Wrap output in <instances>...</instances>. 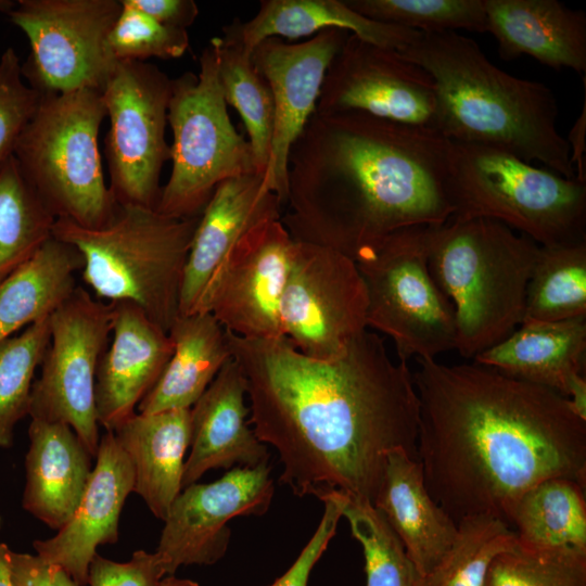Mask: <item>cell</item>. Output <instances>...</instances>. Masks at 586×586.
<instances>
[{"label": "cell", "instance_id": "obj_47", "mask_svg": "<svg viewBox=\"0 0 586 586\" xmlns=\"http://www.w3.org/2000/svg\"><path fill=\"white\" fill-rule=\"evenodd\" d=\"M158 586H199V584L192 579L178 578L174 575L163 577Z\"/></svg>", "mask_w": 586, "mask_h": 586}, {"label": "cell", "instance_id": "obj_39", "mask_svg": "<svg viewBox=\"0 0 586 586\" xmlns=\"http://www.w3.org/2000/svg\"><path fill=\"white\" fill-rule=\"evenodd\" d=\"M122 11L109 37L107 47L116 62L181 58L189 48L188 30L164 26L120 0Z\"/></svg>", "mask_w": 586, "mask_h": 586}, {"label": "cell", "instance_id": "obj_3", "mask_svg": "<svg viewBox=\"0 0 586 586\" xmlns=\"http://www.w3.org/2000/svg\"><path fill=\"white\" fill-rule=\"evenodd\" d=\"M450 141L429 127L358 111H315L288 158L280 220L293 240L354 262L396 231L442 226Z\"/></svg>", "mask_w": 586, "mask_h": 586}, {"label": "cell", "instance_id": "obj_35", "mask_svg": "<svg viewBox=\"0 0 586 586\" xmlns=\"http://www.w3.org/2000/svg\"><path fill=\"white\" fill-rule=\"evenodd\" d=\"M517 546L514 532L504 521L487 515L464 518L457 523L450 550L422 586H483L493 560Z\"/></svg>", "mask_w": 586, "mask_h": 586}, {"label": "cell", "instance_id": "obj_1", "mask_svg": "<svg viewBox=\"0 0 586 586\" xmlns=\"http://www.w3.org/2000/svg\"><path fill=\"white\" fill-rule=\"evenodd\" d=\"M246 381L256 437L272 446L280 481L318 499L332 491L374 504L387 454L418 459L419 397L407 362L366 330L330 360L308 357L285 337L227 331Z\"/></svg>", "mask_w": 586, "mask_h": 586}, {"label": "cell", "instance_id": "obj_25", "mask_svg": "<svg viewBox=\"0 0 586 586\" xmlns=\"http://www.w3.org/2000/svg\"><path fill=\"white\" fill-rule=\"evenodd\" d=\"M22 507L50 528L61 530L85 493L92 456L66 423L31 419Z\"/></svg>", "mask_w": 586, "mask_h": 586}, {"label": "cell", "instance_id": "obj_4", "mask_svg": "<svg viewBox=\"0 0 586 586\" xmlns=\"http://www.w3.org/2000/svg\"><path fill=\"white\" fill-rule=\"evenodd\" d=\"M435 84V129L449 141L496 148L574 178L559 132L557 99L546 85L514 77L457 31L420 33L403 51Z\"/></svg>", "mask_w": 586, "mask_h": 586}, {"label": "cell", "instance_id": "obj_11", "mask_svg": "<svg viewBox=\"0 0 586 586\" xmlns=\"http://www.w3.org/2000/svg\"><path fill=\"white\" fill-rule=\"evenodd\" d=\"M113 303L77 286L49 318L50 340L34 380L31 419L68 424L92 457L100 433L95 374L113 330Z\"/></svg>", "mask_w": 586, "mask_h": 586}, {"label": "cell", "instance_id": "obj_20", "mask_svg": "<svg viewBox=\"0 0 586 586\" xmlns=\"http://www.w3.org/2000/svg\"><path fill=\"white\" fill-rule=\"evenodd\" d=\"M133 485L131 462L113 431H106L73 517L53 537L33 543L36 555L61 566L78 586H86L97 548L118 540L119 517Z\"/></svg>", "mask_w": 586, "mask_h": 586}, {"label": "cell", "instance_id": "obj_16", "mask_svg": "<svg viewBox=\"0 0 586 586\" xmlns=\"http://www.w3.org/2000/svg\"><path fill=\"white\" fill-rule=\"evenodd\" d=\"M273 492L268 464L235 467L212 483L182 488L163 521L155 551L165 573L174 575L182 565L217 563L229 546L228 522L266 513Z\"/></svg>", "mask_w": 586, "mask_h": 586}, {"label": "cell", "instance_id": "obj_19", "mask_svg": "<svg viewBox=\"0 0 586 586\" xmlns=\"http://www.w3.org/2000/svg\"><path fill=\"white\" fill-rule=\"evenodd\" d=\"M282 204L265 188L263 174L221 182L200 215L188 253L179 315L202 311L207 294L240 239L256 224L280 218Z\"/></svg>", "mask_w": 586, "mask_h": 586}, {"label": "cell", "instance_id": "obj_46", "mask_svg": "<svg viewBox=\"0 0 586 586\" xmlns=\"http://www.w3.org/2000/svg\"><path fill=\"white\" fill-rule=\"evenodd\" d=\"M9 547L0 542V586H15L9 568Z\"/></svg>", "mask_w": 586, "mask_h": 586}, {"label": "cell", "instance_id": "obj_30", "mask_svg": "<svg viewBox=\"0 0 586 586\" xmlns=\"http://www.w3.org/2000/svg\"><path fill=\"white\" fill-rule=\"evenodd\" d=\"M510 527L524 551L586 560L585 485L563 476L537 483L518 500Z\"/></svg>", "mask_w": 586, "mask_h": 586}, {"label": "cell", "instance_id": "obj_41", "mask_svg": "<svg viewBox=\"0 0 586 586\" xmlns=\"http://www.w3.org/2000/svg\"><path fill=\"white\" fill-rule=\"evenodd\" d=\"M40 97L24 80L20 58L9 47L0 56V169L13 156L16 141Z\"/></svg>", "mask_w": 586, "mask_h": 586}, {"label": "cell", "instance_id": "obj_38", "mask_svg": "<svg viewBox=\"0 0 586 586\" xmlns=\"http://www.w3.org/2000/svg\"><path fill=\"white\" fill-rule=\"evenodd\" d=\"M359 14L420 33H487L483 0H344Z\"/></svg>", "mask_w": 586, "mask_h": 586}, {"label": "cell", "instance_id": "obj_29", "mask_svg": "<svg viewBox=\"0 0 586 586\" xmlns=\"http://www.w3.org/2000/svg\"><path fill=\"white\" fill-rule=\"evenodd\" d=\"M168 334L173 354L138 413L190 409L232 357L226 330L207 311L179 315Z\"/></svg>", "mask_w": 586, "mask_h": 586}, {"label": "cell", "instance_id": "obj_33", "mask_svg": "<svg viewBox=\"0 0 586 586\" xmlns=\"http://www.w3.org/2000/svg\"><path fill=\"white\" fill-rule=\"evenodd\" d=\"M219 80L227 104L243 119L256 171L265 174L273 131L275 106L266 80L255 69L251 53L239 43L215 37Z\"/></svg>", "mask_w": 586, "mask_h": 586}, {"label": "cell", "instance_id": "obj_37", "mask_svg": "<svg viewBox=\"0 0 586 586\" xmlns=\"http://www.w3.org/2000/svg\"><path fill=\"white\" fill-rule=\"evenodd\" d=\"M49 318L0 343V449L12 446L16 424L29 413L35 373L50 340Z\"/></svg>", "mask_w": 586, "mask_h": 586}, {"label": "cell", "instance_id": "obj_12", "mask_svg": "<svg viewBox=\"0 0 586 586\" xmlns=\"http://www.w3.org/2000/svg\"><path fill=\"white\" fill-rule=\"evenodd\" d=\"M120 11V0H17L8 16L29 42L27 85L40 94L102 91L117 63L107 37Z\"/></svg>", "mask_w": 586, "mask_h": 586}, {"label": "cell", "instance_id": "obj_14", "mask_svg": "<svg viewBox=\"0 0 586 586\" xmlns=\"http://www.w3.org/2000/svg\"><path fill=\"white\" fill-rule=\"evenodd\" d=\"M367 307L366 286L352 258L295 241L280 320L283 335L297 351L320 360L341 356L368 330Z\"/></svg>", "mask_w": 586, "mask_h": 586}, {"label": "cell", "instance_id": "obj_15", "mask_svg": "<svg viewBox=\"0 0 586 586\" xmlns=\"http://www.w3.org/2000/svg\"><path fill=\"white\" fill-rule=\"evenodd\" d=\"M316 111H358L435 129V84L398 51L349 34L327 71Z\"/></svg>", "mask_w": 586, "mask_h": 586}, {"label": "cell", "instance_id": "obj_48", "mask_svg": "<svg viewBox=\"0 0 586 586\" xmlns=\"http://www.w3.org/2000/svg\"><path fill=\"white\" fill-rule=\"evenodd\" d=\"M16 1L11 0H0V12L9 14V12L14 8Z\"/></svg>", "mask_w": 586, "mask_h": 586}, {"label": "cell", "instance_id": "obj_28", "mask_svg": "<svg viewBox=\"0 0 586 586\" xmlns=\"http://www.w3.org/2000/svg\"><path fill=\"white\" fill-rule=\"evenodd\" d=\"M113 433L131 462L133 492L164 521L182 491L184 455L191 442L190 409L135 413Z\"/></svg>", "mask_w": 586, "mask_h": 586}, {"label": "cell", "instance_id": "obj_27", "mask_svg": "<svg viewBox=\"0 0 586 586\" xmlns=\"http://www.w3.org/2000/svg\"><path fill=\"white\" fill-rule=\"evenodd\" d=\"M342 29L369 43L403 51L420 31L378 22L354 11L344 0H262L249 21H232L224 38L247 52L271 37L297 39L326 29Z\"/></svg>", "mask_w": 586, "mask_h": 586}, {"label": "cell", "instance_id": "obj_49", "mask_svg": "<svg viewBox=\"0 0 586 586\" xmlns=\"http://www.w3.org/2000/svg\"><path fill=\"white\" fill-rule=\"evenodd\" d=\"M0 527H1V518H0Z\"/></svg>", "mask_w": 586, "mask_h": 586}, {"label": "cell", "instance_id": "obj_5", "mask_svg": "<svg viewBox=\"0 0 586 586\" xmlns=\"http://www.w3.org/2000/svg\"><path fill=\"white\" fill-rule=\"evenodd\" d=\"M539 247L485 218L450 217L430 227L429 267L454 306L460 356L473 359L522 324Z\"/></svg>", "mask_w": 586, "mask_h": 586}, {"label": "cell", "instance_id": "obj_42", "mask_svg": "<svg viewBox=\"0 0 586 586\" xmlns=\"http://www.w3.org/2000/svg\"><path fill=\"white\" fill-rule=\"evenodd\" d=\"M166 575L156 552L137 550L127 562L95 555L88 570L90 586H158Z\"/></svg>", "mask_w": 586, "mask_h": 586}, {"label": "cell", "instance_id": "obj_44", "mask_svg": "<svg viewBox=\"0 0 586 586\" xmlns=\"http://www.w3.org/2000/svg\"><path fill=\"white\" fill-rule=\"evenodd\" d=\"M9 568L15 586H78L59 565L38 555L9 550Z\"/></svg>", "mask_w": 586, "mask_h": 586}, {"label": "cell", "instance_id": "obj_40", "mask_svg": "<svg viewBox=\"0 0 586 586\" xmlns=\"http://www.w3.org/2000/svg\"><path fill=\"white\" fill-rule=\"evenodd\" d=\"M483 586H586V560L532 553L517 546L493 560Z\"/></svg>", "mask_w": 586, "mask_h": 586}, {"label": "cell", "instance_id": "obj_7", "mask_svg": "<svg viewBox=\"0 0 586 586\" xmlns=\"http://www.w3.org/2000/svg\"><path fill=\"white\" fill-rule=\"evenodd\" d=\"M446 192L453 218L495 220L540 246L586 241V181L506 151L450 141Z\"/></svg>", "mask_w": 586, "mask_h": 586}, {"label": "cell", "instance_id": "obj_6", "mask_svg": "<svg viewBox=\"0 0 586 586\" xmlns=\"http://www.w3.org/2000/svg\"><path fill=\"white\" fill-rule=\"evenodd\" d=\"M199 218L117 203L102 228L56 219L53 237L79 252L81 280L97 298L131 302L168 332L179 316L183 271Z\"/></svg>", "mask_w": 586, "mask_h": 586}, {"label": "cell", "instance_id": "obj_21", "mask_svg": "<svg viewBox=\"0 0 586 586\" xmlns=\"http://www.w3.org/2000/svg\"><path fill=\"white\" fill-rule=\"evenodd\" d=\"M113 303V330L95 374V408L99 425L114 431L136 413L142 398L160 379L171 354L165 330L136 304Z\"/></svg>", "mask_w": 586, "mask_h": 586}, {"label": "cell", "instance_id": "obj_24", "mask_svg": "<svg viewBox=\"0 0 586 586\" xmlns=\"http://www.w3.org/2000/svg\"><path fill=\"white\" fill-rule=\"evenodd\" d=\"M502 59L526 54L555 69L586 72V15L558 0H483Z\"/></svg>", "mask_w": 586, "mask_h": 586}, {"label": "cell", "instance_id": "obj_32", "mask_svg": "<svg viewBox=\"0 0 586 586\" xmlns=\"http://www.w3.org/2000/svg\"><path fill=\"white\" fill-rule=\"evenodd\" d=\"M578 317H586V241L540 246L526 288L523 322Z\"/></svg>", "mask_w": 586, "mask_h": 586}, {"label": "cell", "instance_id": "obj_45", "mask_svg": "<svg viewBox=\"0 0 586 586\" xmlns=\"http://www.w3.org/2000/svg\"><path fill=\"white\" fill-rule=\"evenodd\" d=\"M127 4L140 10L160 24L178 29L191 26L198 15L199 8L193 0H124Z\"/></svg>", "mask_w": 586, "mask_h": 586}, {"label": "cell", "instance_id": "obj_23", "mask_svg": "<svg viewBox=\"0 0 586 586\" xmlns=\"http://www.w3.org/2000/svg\"><path fill=\"white\" fill-rule=\"evenodd\" d=\"M246 381L231 357L190 408V454L184 461L182 488L212 469L268 464L269 453L249 426Z\"/></svg>", "mask_w": 586, "mask_h": 586}, {"label": "cell", "instance_id": "obj_10", "mask_svg": "<svg viewBox=\"0 0 586 586\" xmlns=\"http://www.w3.org/2000/svg\"><path fill=\"white\" fill-rule=\"evenodd\" d=\"M429 231H396L355 262L367 291V327L388 336L405 362L436 359L457 344L454 306L429 267Z\"/></svg>", "mask_w": 586, "mask_h": 586}, {"label": "cell", "instance_id": "obj_8", "mask_svg": "<svg viewBox=\"0 0 586 586\" xmlns=\"http://www.w3.org/2000/svg\"><path fill=\"white\" fill-rule=\"evenodd\" d=\"M105 117L101 91L41 94L13 152L50 213L87 229L105 226L117 204L105 182L99 150Z\"/></svg>", "mask_w": 586, "mask_h": 586}, {"label": "cell", "instance_id": "obj_17", "mask_svg": "<svg viewBox=\"0 0 586 586\" xmlns=\"http://www.w3.org/2000/svg\"><path fill=\"white\" fill-rule=\"evenodd\" d=\"M294 243L280 218L253 226L228 256L202 311L243 339L284 336L280 305Z\"/></svg>", "mask_w": 586, "mask_h": 586}, {"label": "cell", "instance_id": "obj_9", "mask_svg": "<svg viewBox=\"0 0 586 586\" xmlns=\"http://www.w3.org/2000/svg\"><path fill=\"white\" fill-rule=\"evenodd\" d=\"M167 123L173 165L157 212L179 218L200 216L221 182L257 173L250 142L228 114L215 37L200 55L198 75L186 72L171 80Z\"/></svg>", "mask_w": 586, "mask_h": 586}, {"label": "cell", "instance_id": "obj_18", "mask_svg": "<svg viewBox=\"0 0 586 586\" xmlns=\"http://www.w3.org/2000/svg\"><path fill=\"white\" fill-rule=\"evenodd\" d=\"M348 35L331 28L297 43L271 37L251 52L252 63L268 84L275 106L264 186L278 196L283 207L290 150L315 113L327 71Z\"/></svg>", "mask_w": 586, "mask_h": 586}, {"label": "cell", "instance_id": "obj_34", "mask_svg": "<svg viewBox=\"0 0 586 586\" xmlns=\"http://www.w3.org/2000/svg\"><path fill=\"white\" fill-rule=\"evenodd\" d=\"M55 220L12 156L0 169V281L53 235Z\"/></svg>", "mask_w": 586, "mask_h": 586}, {"label": "cell", "instance_id": "obj_36", "mask_svg": "<svg viewBox=\"0 0 586 586\" xmlns=\"http://www.w3.org/2000/svg\"><path fill=\"white\" fill-rule=\"evenodd\" d=\"M342 514L361 545L366 586L423 585V577L400 539L372 504L343 494Z\"/></svg>", "mask_w": 586, "mask_h": 586}, {"label": "cell", "instance_id": "obj_31", "mask_svg": "<svg viewBox=\"0 0 586 586\" xmlns=\"http://www.w3.org/2000/svg\"><path fill=\"white\" fill-rule=\"evenodd\" d=\"M82 259L53 235L28 260L0 281V343L50 317L76 288Z\"/></svg>", "mask_w": 586, "mask_h": 586}, {"label": "cell", "instance_id": "obj_13", "mask_svg": "<svg viewBox=\"0 0 586 586\" xmlns=\"http://www.w3.org/2000/svg\"><path fill=\"white\" fill-rule=\"evenodd\" d=\"M171 80L148 62L119 61L101 91L110 119L105 156L118 204L156 208L170 145L165 138Z\"/></svg>", "mask_w": 586, "mask_h": 586}, {"label": "cell", "instance_id": "obj_2", "mask_svg": "<svg viewBox=\"0 0 586 586\" xmlns=\"http://www.w3.org/2000/svg\"><path fill=\"white\" fill-rule=\"evenodd\" d=\"M417 362L418 461L456 524L487 515L510 526L518 500L537 483L586 484V420L566 397L474 361Z\"/></svg>", "mask_w": 586, "mask_h": 586}, {"label": "cell", "instance_id": "obj_22", "mask_svg": "<svg viewBox=\"0 0 586 586\" xmlns=\"http://www.w3.org/2000/svg\"><path fill=\"white\" fill-rule=\"evenodd\" d=\"M585 356L586 317H578L556 322H523L472 360L560 393L586 420Z\"/></svg>", "mask_w": 586, "mask_h": 586}, {"label": "cell", "instance_id": "obj_26", "mask_svg": "<svg viewBox=\"0 0 586 586\" xmlns=\"http://www.w3.org/2000/svg\"><path fill=\"white\" fill-rule=\"evenodd\" d=\"M373 506L384 515L424 579L450 550L457 524L430 495L418 459L403 449L387 454Z\"/></svg>", "mask_w": 586, "mask_h": 586}, {"label": "cell", "instance_id": "obj_43", "mask_svg": "<svg viewBox=\"0 0 586 586\" xmlns=\"http://www.w3.org/2000/svg\"><path fill=\"white\" fill-rule=\"evenodd\" d=\"M319 499L324 504V511L316 532L286 572L268 586H307L313 568L327 549L343 517L341 492H329Z\"/></svg>", "mask_w": 586, "mask_h": 586}]
</instances>
